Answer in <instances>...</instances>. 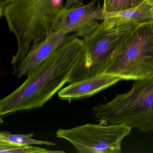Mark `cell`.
Returning <instances> with one entry per match:
<instances>
[{"mask_svg": "<svg viewBox=\"0 0 153 153\" xmlns=\"http://www.w3.org/2000/svg\"><path fill=\"white\" fill-rule=\"evenodd\" d=\"M151 1H152V2H153V0H151Z\"/></svg>", "mask_w": 153, "mask_h": 153, "instance_id": "cell-15", "label": "cell"}, {"mask_svg": "<svg viewBox=\"0 0 153 153\" xmlns=\"http://www.w3.org/2000/svg\"><path fill=\"white\" fill-rule=\"evenodd\" d=\"M13 0H0V13H1L5 7L8 5Z\"/></svg>", "mask_w": 153, "mask_h": 153, "instance_id": "cell-14", "label": "cell"}, {"mask_svg": "<svg viewBox=\"0 0 153 153\" xmlns=\"http://www.w3.org/2000/svg\"><path fill=\"white\" fill-rule=\"evenodd\" d=\"M70 35L62 29L53 32L32 48L25 57L13 67V74L18 78L27 76L53 53Z\"/></svg>", "mask_w": 153, "mask_h": 153, "instance_id": "cell-8", "label": "cell"}, {"mask_svg": "<svg viewBox=\"0 0 153 153\" xmlns=\"http://www.w3.org/2000/svg\"><path fill=\"white\" fill-rule=\"evenodd\" d=\"M104 73L134 81L153 76V21L134 28L116 50Z\"/></svg>", "mask_w": 153, "mask_h": 153, "instance_id": "cell-4", "label": "cell"}, {"mask_svg": "<svg viewBox=\"0 0 153 153\" xmlns=\"http://www.w3.org/2000/svg\"><path fill=\"white\" fill-rule=\"evenodd\" d=\"M34 134L31 133L27 134H12L8 131H1L0 140L7 141L13 144L23 145H39V146H54L56 144L51 141L38 140L33 138Z\"/></svg>", "mask_w": 153, "mask_h": 153, "instance_id": "cell-11", "label": "cell"}, {"mask_svg": "<svg viewBox=\"0 0 153 153\" xmlns=\"http://www.w3.org/2000/svg\"><path fill=\"white\" fill-rule=\"evenodd\" d=\"M99 123L124 124L143 132L153 130V76L134 80L131 89L93 109Z\"/></svg>", "mask_w": 153, "mask_h": 153, "instance_id": "cell-3", "label": "cell"}, {"mask_svg": "<svg viewBox=\"0 0 153 153\" xmlns=\"http://www.w3.org/2000/svg\"><path fill=\"white\" fill-rule=\"evenodd\" d=\"M121 80L118 76L101 73L70 83L60 90L58 95L60 99L67 101L84 99L94 96Z\"/></svg>", "mask_w": 153, "mask_h": 153, "instance_id": "cell-9", "label": "cell"}, {"mask_svg": "<svg viewBox=\"0 0 153 153\" xmlns=\"http://www.w3.org/2000/svg\"><path fill=\"white\" fill-rule=\"evenodd\" d=\"M131 127L124 124L87 123L70 129H59L56 136L65 140L80 153H117Z\"/></svg>", "mask_w": 153, "mask_h": 153, "instance_id": "cell-6", "label": "cell"}, {"mask_svg": "<svg viewBox=\"0 0 153 153\" xmlns=\"http://www.w3.org/2000/svg\"><path fill=\"white\" fill-rule=\"evenodd\" d=\"M63 150H51L31 145L13 144L0 140L1 153H62Z\"/></svg>", "mask_w": 153, "mask_h": 153, "instance_id": "cell-12", "label": "cell"}, {"mask_svg": "<svg viewBox=\"0 0 153 153\" xmlns=\"http://www.w3.org/2000/svg\"><path fill=\"white\" fill-rule=\"evenodd\" d=\"M101 20L112 25L141 24L153 21V2L145 0L134 7L118 12L105 13L101 10Z\"/></svg>", "mask_w": 153, "mask_h": 153, "instance_id": "cell-10", "label": "cell"}, {"mask_svg": "<svg viewBox=\"0 0 153 153\" xmlns=\"http://www.w3.org/2000/svg\"><path fill=\"white\" fill-rule=\"evenodd\" d=\"M145 0H104L102 12L105 13L118 12L134 7Z\"/></svg>", "mask_w": 153, "mask_h": 153, "instance_id": "cell-13", "label": "cell"}, {"mask_svg": "<svg viewBox=\"0 0 153 153\" xmlns=\"http://www.w3.org/2000/svg\"><path fill=\"white\" fill-rule=\"evenodd\" d=\"M85 0H13L4 7L1 18L16 37V52L11 64L16 66L32 48L55 32L62 12L85 4Z\"/></svg>", "mask_w": 153, "mask_h": 153, "instance_id": "cell-2", "label": "cell"}, {"mask_svg": "<svg viewBox=\"0 0 153 153\" xmlns=\"http://www.w3.org/2000/svg\"><path fill=\"white\" fill-rule=\"evenodd\" d=\"M139 25H112L102 21L93 33L83 38L84 53L69 84L104 73L116 50Z\"/></svg>", "mask_w": 153, "mask_h": 153, "instance_id": "cell-5", "label": "cell"}, {"mask_svg": "<svg viewBox=\"0 0 153 153\" xmlns=\"http://www.w3.org/2000/svg\"><path fill=\"white\" fill-rule=\"evenodd\" d=\"M83 39L71 34L47 59L30 71L25 81L0 101V115L40 108L69 84L83 53Z\"/></svg>", "mask_w": 153, "mask_h": 153, "instance_id": "cell-1", "label": "cell"}, {"mask_svg": "<svg viewBox=\"0 0 153 153\" xmlns=\"http://www.w3.org/2000/svg\"><path fill=\"white\" fill-rule=\"evenodd\" d=\"M102 9L97 0H92L83 6L66 10L58 19L55 32L63 29L68 34H75L83 39L100 25Z\"/></svg>", "mask_w": 153, "mask_h": 153, "instance_id": "cell-7", "label": "cell"}]
</instances>
